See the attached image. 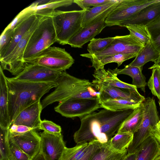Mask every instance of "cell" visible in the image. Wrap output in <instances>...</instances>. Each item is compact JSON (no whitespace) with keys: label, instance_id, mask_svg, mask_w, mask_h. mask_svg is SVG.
<instances>
[{"label":"cell","instance_id":"ffe728a7","mask_svg":"<svg viewBox=\"0 0 160 160\" xmlns=\"http://www.w3.org/2000/svg\"><path fill=\"white\" fill-rule=\"evenodd\" d=\"M10 127L7 77L0 67V127L4 129H9Z\"/></svg>","mask_w":160,"mask_h":160},{"label":"cell","instance_id":"681fc988","mask_svg":"<svg viewBox=\"0 0 160 160\" xmlns=\"http://www.w3.org/2000/svg\"><path fill=\"white\" fill-rule=\"evenodd\" d=\"M155 160H160V156L157 158Z\"/></svg>","mask_w":160,"mask_h":160},{"label":"cell","instance_id":"f6af8a7d","mask_svg":"<svg viewBox=\"0 0 160 160\" xmlns=\"http://www.w3.org/2000/svg\"><path fill=\"white\" fill-rule=\"evenodd\" d=\"M32 130H35L26 126L17 125V128L16 132L13 133H9V137H12L18 135L23 134Z\"/></svg>","mask_w":160,"mask_h":160},{"label":"cell","instance_id":"7dc6e473","mask_svg":"<svg viewBox=\"0 0 160 160\" xmlns=\"http://www.w3.org/2000/svg\"><path fill=\"white\" fill-rule=\"evenodd\" d=\"M32 160H46L43 153L40 151L39 152Z\"/></svg>","mask_w":160,"mask_h":160},{"label":"cell","instance_id":"74e56055","mask_svg":"<svg viewBox=\"0 0 160 160\" xmlns=\"http://www.w3.org/2000/svg\"><path fill=\"white\" fill-rule=\"evenodd\" d=\"M14 29L6 27L0 37V59H2L12 38Z\"/></svg>","mask_w":160,"mask_h":160},{"label":"cell","instance_id":"e575fe53","mask_svg":"<svg viewBox=\"0 0 160 160\" xmlns=\"http://www.w3.org/2000/svg\"><path fill=\"white\" fill-rule=\"evenodd\" d=\"M114 39V37L93 39L88 46V53L94 54L102 51L108 47Z\"/></svg>","mask_w":160,"mask_h":160},{"label":"cell","instance_id":"6da1fadb","mask_svg":"<svg viewBox=\"0 0 160 160\" xmlns=\"http://www.w3.org/2000/svg\"><path fill=\"white\" fill-rule=\"evenodd\" d=\"M133 110L114 111L103 108L80 118V125L73 135L74 141L77 144L95 141L101 143L107 142Z\"/></svg>","mask_w":160,"mask_h":160},{"label":"cell","instance_id":"e0dca14e","mask_svg":"<svg viewBox=\"0 0 160 160\" xmlns=\"http://www.w3.org/2000/svg\"><path fill=\"white\" fill-rule=\"evenodd\" d=\"M42 109L40 100L38 101L21 111L12 124L24 125L35 130L40 129L42 121L40 116Z\"/></svg>","mask_w":160,"mask_h":160},{"label":"cell","instance_id":"ba28073f","mask_svg":"<svg viewBox=\"0 0 160 160\" xmlns=\"http://www.w3.org/2000/svg\"><path fill=\"white\" fill-rule=\"evenodd\" d=\"M144 46L130 34L116 36L111 44L104 50L96 53L80 54L82 57L90 59L92 62L106 57L117 54H124L137 55Z\"/></svg>","mask_w":160,"mask_h":160},{"label":"cell","instance_id":"ac0fdd59","mask_svg":"<svg viewBox=\"0 0 160 160\" xmlns=\"http://www.w3.org/2000/svg\"><path fill=\"white\" fill-rule=\"evenodd\" d=\"M92 75L94 79L92 84L102 83L108 86L128 90L132 91H138L137 88L132 84L124 82L119 79L113 69L108 68L106 70L104 66L95 69Z\"/></svg>","mask_w":160,"mask_h":160},{"label":"cell","instance_id":"277c9868","mask_svg":"<svg viewBox=\"0 0 160 160\" xmlns=\"http://www.w3.org/2000/svg\"><path fill=\"white\" fill-rule=\"evenodd\" d=\"M85 10L63 11L55 10L50 15L52 18L57 42L62 45L82 28V22Z\"/></svg>","mask_w":160,"mask_h":160},{"label":"cell","instance_id":"f5cc1de1","mask_svg":"<svg viewBox=\"0 0 160 160\" xmlns=\"http://www.w3.org/2000/svg\"><path fill=\"white\" fill-rule=\"evenodd\" d=\"M124 158H123V159H124ZM123 159H122V160H123Z\"/></svg>","mask_w":160,"mask_h":160},{"label":"cell","instance_id":"db71d44e","mask_svg":"<svg viewBox=\"0 0 160 160\" xmlns=\"http://www.w3.org/2000/svg\"><path fill=\"white\" fill-rule=\"evenodd\" d=\"M159 67L160 68V67Z\"/></svg>","mask_w":160,"mask_h":160},{"label":"cell","instance_id":"f546056e","mask_svg":"<svg viewBox=\"0 0 160 160\" xmlns=\"http://www.w3.org/2000/svg\"><path fill=\"white\" fill-rule=\"evenodd\" d=\"M133 134L130 133H117L108 142L114 150L121 152L127 150L132 139Z\"/></svg>","mask_w":160,"mask_h":160},{"label":"cell","instance_id":"7a4b0ae2","mask_svg":"<svg viewBox=\"0 0 160 160\" xmlns=\"http://www.w3.org/2000/svg\"><path fill=\"white\" fill-rule=\"evenodd\" d=\"M8 92V114L10 126L19 113L40 100L57 82L35 83L19 81L7 77Z\"/></svg>","mask_w":160,"mask_h":160},{"label":"cell","instance_id":"3957f363","mask_svg":"<svg viewBox=\"0 0 160 160\" xmlns=\"http://www.w3.org/2000/svg\"><path fill=\"white\" fill-rule=\"evenodd\" d=\"M54 90L47 96L41 102L42 109L56 102L75 98L78 94L92 87L89 80L77 78L62 72L57 82Z\"/></svg>","mask_w":160,"mask_h":160},{"label":"cell","instance_id":"60d3db41","mask_svg":"<svg viewBox=\"0 0 160 160\" xmlns=\"http://www.w3.org/2000/svg\"><path fill=\"white\" fill-rule=\"evenodd\" d=\"M10 144L11 152L8 160H32L27 154L13 143L10 141Z\"/></svg>","mask_w":160,"mask_h":160},{"label":"cell","instance_id":"2e32d148","mask_svg":"<svg viewBox=\"0 0 160 160\" xmlns=\"http://www.w3.org/2000/svg\"><path fill=\"white\" fill-rule=\"evenodd\" d=\"M92 87L100 92L99 99L101 101L110 99L124 98L142 102L145 99L138 91H132L102 83L92 84Z\"/></svg>","mask_w":160,"mask_h":160},{"label":"cell","instance_id":"7bdbcfd3","mask_svg":"<svg viewBox=\"0 0 160 160\" xmlns=\"http://www.w3.org/2000/svg\"><path fill=\"white\" fill-rule=\"evenodd\" d=\"M100 143L97 141L89 143L88 148L86 152L79 160H90L94 152L98 147Z\"/></svg>","mask_w":160,"mask_h":160},{"label":"cell","instance_id":"8992f818","mask_svg":"<svg viewBox=\"0 0 160 160\" xmlns=\"http://www.w3.org/2000/svg\"><path fill=\"white\" fill-rule=\"evenodd\" d=\"M141 105L143 114L142 121L138 129L133 133L132 142L127 149V153L136 152L138 146L150 136L151 128L160 120L153 98L148 97L145 98Z\"/></svg>","mask_w":160,"mask_h":160},{"label":"cell","instance_id":"5bb4252c","mask_svg":"<svg viewBox=\"0 0 160 160\" xmlns=\"http://www.w3.org/2000/svg\"><path fill=\"white\" fill-rule=\"evenodd\" d=\"M9 137V141L27 154L32 160L40 151L41 138L35 130Z\"/></svg>","mask_w":160,"mask_h":160},{"label":"cell","instance_id":"4dcf8cb0","mask_svg":"<svg viewBox=\"0 0 160 160\" xmlns=\"http://www.w3.org/2000/svg\"><path fill=\"white\" fill-rule=\"evenodd\" d=\"M146 26L151 43L160 53V14Z\"/></svg>","mask_w":160,"mask_h":160},{"label":"cell","instance_id":"484cf974","mask_svg":"<svg viewBox=\"0 0 160 160\" xmlns=\"http://www.w3.org/2000/svg\"><path fill=\"white\" fill-rule=\"evenodd\" d=\"M127 154V150L119 152L113 149L108 142L100 143L90 160H119L124 158Z\"/></svg>","mask_w":160,"mask_h":160},{"label":"cell","instance_id":"816d5d0a","mask_svg":"<svg viewBox=\"0 0 160 160\" xmlns=\"http://www.w3.org/2000/svg\"><path fill=\"white\" fill-rule=\"evenodd\" d=\"M124 158H125V157H124ZM124 158H123V159H120V160H122V159H123Z\"/></svg>","mask_w":160,"mask_h":160},{"label":"cell","instance_id":"ab89813d","mask_svg":"<svg viewBox=\"0 0 160 160\" xmlns=\"http://www.w3.org/2000/svg\"><path fill=\"white\" fill-rule=\"evenodd\" d=\"M40 129L43 130L47 133L55 136H59L62 134V129L60 126L46 119L42 120Z\"/></svg>","mask_w":160,"mask_h":160},{"label":"cell","instance_id":"b9f144b4","mask_svg":"<svg viewBox=\"0 0 160 160\" xmlns=\"http://www.w3.org/2000/svg\"><path fill=\"white\" fill-rule=\"evenodd\" d=\"M111 0H74L73 3L76 4L82 10L90 8L101 5L110 2Z\"/></svg>","mask_w":160,"mask_h":160},{"label":"cell","instance_id":"9c48e42d","mask_svg":"<svg viewBox=\"0 0 160 160\" xmlns=\"http://www.w3.org/2000/svg\"><path fill=\"white\" fill-rule=\"evenodd\" d=\"M101 108L98 98H72L59 102L55 111L67 118H80L91 113Z\"/></svg>","mask_w":160,"mask_h":160},{"label":"cell","instance_id":"bcb514c9","mask_svg":"<svg viewBox=\"0 0 160 160\" xmlns=\"http://www.w3.org/2000/svg\"><path fill=\"white\" fill-rule=\"evenodd\" d=\"M137 151L133 153H127L123 160H135Z\"/></svg>","mask_w":160,"mask_h":160},{"label":"cell","instance_id":"d6a6232c","mask_svg":"<svg viewBox=\"0 0 160 160\" xmlns=\"http://www.w3.org/2000/svg\"><path fill=\"white\" fill-rule=\"evenodd\" d=\"M125 27L129 31L130 34L144 46L150 41V37L146 25L128 24Z\"/></svg>","mask_w":160,"mask_h":160},{"label":"cell","instance_id":"52a82bcc","mask_svg":"<svg viewBox=\"0 0 160 160\" xmlns=\"http://www.w3.org/2000/svg\"><path fill=\"white\" fill-rule=\"evenodd\" d=\"M74 62V59L64 48L50 46L25 63L37 64L54 71L62 72L69 69Z\"/></svg>","mask_w":160,"mask_h":160},{"label":"cell","instance_id":"603a6c76","mask_svg":"<svg viewBox=\"0 0 160 160\" xmlns=\"http://www.w3.org/2000/svg\"><path fill=\"white\" fill-rule=\"evenodd\" d=\"M160 55V53L149 41L139 52L135 59L128 65L143 68L147 63L152 61L155 62Z\"/></svg>","mask_w":160,"mask_h":160},{"label":"cell","instance_id":"f35d334b","mask_svg":"<svg viewBox=\"0 0 160 160\" xmlns=\"http://www.w3.org/2000/svg\"><path fill=\"white\" fill-rule=\"evenodd\" d=\"M35 13L36 11L29 6L20 12L7 27L14 29L31 15Z\"/></svg>","mask_w":160,"mask_h":160},{"label":"cell","instance_id":"4316f807","mask_svg":"<svg viewBox=\"0 0 160 160\" xmlns=\"http://www.w3.org/2000/svg\"><path fill=\"white\" fill-rule=\"evenodd\" d=\"M101 108L116 111L134 109L141 105L142 102L124 98L108 99L99 102Z\"/></svg>","mask_w":160,"mask_h":160},{"label":"cell","instance_id":"4fadbf2b","mask_svg":"<svg viewBox=\"0 0 160 160\" xmlns=\"http://www.w3.org/2000/svg\"><path fill=\"white\" fill-rule=\"evenodd\" d=\"M62 72L38 64L25 63L22 71L11 78L16 80L35 83L57 82Z\"/></svg>","mask_w":160,"mask_h":160},{"label":"cell","instance_id":"1f68e13d","mask_svg":"<svg viewBox=\"0 0 160 160\" xmlns=\"http://www.w3.org/2000/svg\"><path fill=\"white\" fill-rule=\"evenodd\" d=\"M89 143L77 144L72 148H65L59 160H79L86 152Z\"/></svg>","mask_w":160,"mask_h":160},{"label":"cell","instance_id":"d4e9b609","mask_svg":"<svg viewBox=\"0 0 160 160\" xmlns=\"http://www.w3.org/2000/svg\"><path fill=\"white\" fill-rule=\"evenodd\" d=\"M143 68L128 65L125 66L124 68L118 69L117 68L113 69L118 75L125 74L130 76L132 78V84L137 88H140L144 92H145V88L147 85L146 78L142 72Z\"/></svg>","mask_w":160,"mask_h":160},{"label":"cell","instance_id":"7c38bea8","mask_svg":"<svg viewBox=\"0 0 160 160\" xmlns=\"http://www.w3.org/2000/svg\"><path fill=\"white\" fill-rule=\"evenodd\" d=\"M121 0L97 18L72 37L68 44L71 47L82 48L86 43L90 41L107 26L105 21L111 12L118 6Z\"/></svg>","mask_w":160,"mask_h":160},{"label":"cell","instance_id":"8fae6325","mask_svg":"<svg viewBox=\"0 0 160 160\" xmlns=\"http://www.w3.org/2000/svg\"><path fill=\"white\" fill-rule=\"evenodd\" d=\"M158 0H121L106 19L107 26L119 25L128 20L147 6Z\"/></svg>","mask_w":160,"mask_h":160},{"label":"cell","instance_id":"83f0119b","mask_svg":"<svg viewBox=\"0 0 160 160\" xmlns=\"http://www.w3.org/2000/svg\"><path fill=\"white\" fill-rule=\"evenodd\" d=\"M143 111L141 105L135 109L123 122L117 133L133 134L140 126L142 118Z\"/></svg>","mask_w":160,"mask_h":160},{"label":"cell","instance_id":"c3c4849f","mask_svg":"<svg viewBox=\"0 0 160 160\" xmlns=\"http://www.w3.org/2000/svg\"><path fill=\"white\" fill-rule=\"evenodd\" d=\"M157 67H160V55L154 64L149 68L148 69H152L153 68Z\"/></svg>","mask_w":160,"mask_h":160},{"label":"cell","instance_id":"44dd1931","mask_svg":"<svg viewBox=\"0 0 160 160\" xmlns=\"http://www.w3.org/2000/svg\"><path fill=\"white\" fill-rule=\"evenodd\" d=\"M135 160H155L160 156V145L150 136L138 147Z\"/></svg>","mask_w":160,"mask_h":160},{"label":"cell","instance_id":"30bf717a","mask_svg":"<svg viewBox=\"0 0 160 160\" xmlns=\"http://www.w3.org/2000/svg\"><path fill=\"white\" fill-rule=\"evenodd\" d=\"M42 17L38 15L31 28L18 43L12 52L6 58L0 60V67L3 70H7L15 76L23 70L25 65L23 60L25 50L31 35L38 26Z\"/></svg>","mask_w":160,"mask_h":160},{"label":"cell","instance_id":"ee69618b","mask_svg":"<svg viewBox=\"0 0 160 160\" xmlns=\"http://www.w3.org/2000/svg\"><path fill=\"white\" fill-rule=\"evenodd\" d=\"M150 134L157 140L160 145V119L158 123L151 128Z\"/></svg>","mask_w":160,"mask_h":160},{"label":"cell","instance_id":"5b68a950","mask_svg":"<svg viewBox=\"0 0 160 160\" xmlns=\"http://www.w3.org/2000/svg\"><path fill=\"white\" fill-rule=\"evenodd\" d=\"M56 42V35L52 17L43 16L28 42L24 54V62Z\"/></svg>","mask_w":160,"mask_h":160},{"label":"cell","instance_id":"836d02e7","mask_svg":"<svg viewBox=\"0 0 160 160\" xmlns=\"http://www.w3.org/2000/svg\"><path fill=\"white\" fill-rule=\"evenodd\" d=\"M137 55L127 54H117L109 56L98 60L92 62V67L95 69L104 66L108 63L111 62H116L118 64V66H120L125 61L130 59L136 57Z\"/></svg>","mask_w":160,"mask_h":160},{"label":"cell","instance_id":"f907efd6","mask_svg":"<svg viewBox=\"0 0 160 160\" xmlns=\"http://www.w3.org/2000/svg\"><path fill=\"white\" fill-rule=\"evenodd\" d=\"M158 103L159 105L160 108V99L159 100V101H158Z\"/></svg>","mask_w":160,"mask_h":160},{"label":"cell","instance_id":"8d00e7d4","mask_svg":"<svg viewBox=\"0 0 160 160\" xmlns=\"http://www.w3.org/2000/svg\"><path fill=\"white\" fill-rule=\"evenodd\" d=\"M147 85L152 94L160 99V68L156 67L152 69L151 75Z\"/></svg>","mask_w":160,"mask_h":160},{"label":"cell","instance_id":"f1b7e54d","mask_svg":"<svg viewBox=\"0 0 160 160\" xmlns=\"http://www.w3.org/2000/svg\"><path fill=\"white\" fill-rule=\"evenodd\" d=\"M120 0H111L103 5L89 8L85 10L82 22V27L83 28L88 25L97 18L102 14L108 9L118 2Z\"/></svg>","mask_w":160,"mask_h":160},{"label":"cell","instance_id":"d6986e66","mask_svg":"<svg viewBox=\"0 0 160 160\" xmlns=\"http://www.w3.org/2000/svg\"><path fill=\"white\" fill-rule=\"evenodd\" d=\"M160 14V0L158 1L145 7L131 18L126 20L119 26L125 27L128 24H141L146 25Z\"/></svg>","mask_w":160,"mask_h":160},{"label":"cell","instance_id":"cb8c5ba5","mask_svg":"<svg viewBox=\"0 0 160 160\" xmlns=\"http://www.w3.org/2000/svg\"><path fill=\"white\" fill-rule=\"evenodd\" d=\"M73 3L72 0H41L37 1V5L36 6H29L36 11L37 15L42 16H50L56 8L68 7Z\"/></svg>","mask_w":160,"mask_h":160},{"label":"cell","instance_id":"d590c367","mask_svg":"<svg viewBox=\"0 0 160 160\" xmlns=\"http://www.w3.org/2000/svg\"><path fill=\"white\" fill-rule=\"evenodd\" d=\"M9 129L0 127V160H8V157L11 152Z\"/></svg>","mask_w":160,"mask_h":160},{"label":"cell","instance_id":"9a60e30c","mask_svg":"<svg viewBox=\"0 0 160 160\" xmlns=\"http://www.w3.org/2000/svg\"><path fill=\"white\" fill-rule=\"evenodd\" d=\"M41 138L40 151L46 160H59L66 147L62 134L59 136L43 132Z\"/></svg>","mask_w":160,"mask_h":160},{"label":"cell","instance_id":"7402d4cb","mask_svg":"<svg viewBox=\"0 0 160 160\" xmlns=\"http://www.w3.org/2000/svg\"><path fill=\"white\" fill-rule=\"evenodd\" d=\"M38 16V15L36 13L31 15L14 29L12 39L3 57L0 60L6 58L12 52L18 43L31 28Z\"/></svg>","mask_w":160,"mask_h":160}]
</instances>
